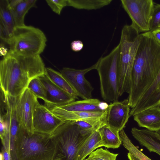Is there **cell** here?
I'll use <instances>...</instances> for the list:
<instances>
[{"instance_id": "obj_27", "label": "cell", "mask_w": 160, "mask_h": 160, "mask_svg": "<svg viewBox=\"0 0 160 160\" xmlns=\"http://www.w3.org/2000/svg\"><path fill=\"white\" fill-rule=\"evenodd\" d=\"M27 88L38 98L45 101L46 95V90L38 77L35 78L31 80Z\"/></svg>"}, {"instance_id": "obj_24", "label": "cell", "mask_w": 160, "mask_h": 160, "mask_svg": "<svg viewBox=\"0 0 160 160\" xmlns=\"http://www.w3.org/2000/svg\"><path fill=\"white\" fill-rule=\"evenodd\" d=\"M45 74L58 87L70 94L75 99H78V96L77 94L60 72L50 68H46Z\"/></svg>"}, {"instance_id": "obj_5", "label": "cell", "mask_w": 160, "mask_h": 160, "mask_svg": "<svg viewBox=\"0 0 160 160\" xmlns=\"http://www.w3.org/2000/svg\"><path fill=\"white\" fill-rule=\"evenodd\" d=\"M120 44L107 55L98 61L96 68L100 81L103 99L107 102L118 101L119 72Z\"/></svg>"}, {"instance_id": "obj_31", "label": "cell", "mask_w": 160, "mask_h": 160, "mask_svg": "<svg viewBox=\"0 0 160 160\" xmlns=\"http://www.w3.org/2000/svg\"><path fill=\"white\" fill-rule=\"evenodd\" d=\"M0 117V136L2 139L7 132V126L3 117L1 116Z\"/></svg>"}, {"instance_id": "obj_12", "label": "cell", "mask_w": 160, "mask_h": 160, "mask_svg": "<svg viewBox=\"0 0 160 160\" xmlns=\"http://www.w3.org/2000/svg\"><path fill=\"white\" fill-rule=\"evenodd\" d=\"M64 122L47 107L39 104L33 114V131L35 132L51 136Z\"/></svg>"}, {"instance_id": "obj_7", "label": "cell", "mask_w": 160, "mask_h": 160, "mask_svg": "<svg viewBox=\"0 0 160 160\" xmlns=\"http://www.w3.org/2000/svg\"><path fill=\"white\" fill-rule=\"evenodd\" d=\"M90 134L82 133L73 121L64 122L50 136L55 147L54 160H75L78 149Z\"/></svg>"}, {"instance_id": "obj_8", "label": "cell", "mask_w": 160, "mask_h": 160, "mask_svg": "<svg viewBox=\"0 0 160 160\" xmlns=\"http://www.w3.org/2000/svg\"><path fill=\"white\" fill-rule=\"evenodd\" d=\"M122 6L140 33L149 32L154 3L152 0H121Z\"/></svg>"}, {"instance_id": "obj_21", "label": "cell", "mask_w": 160, "mask_h": 160, "mask_svg": "<svg viewBox=\"0 0 160 160\" xmlns=\"http://www.w3.org/2000/svg\"><path fill=\"white\" fill-rule=\"evenodd\" d=\"M36 0H9L10 10L16 27L25 25L24 18L31 8L35 7Z\"/></svg>"}, {"instance_id": "obj_16", "label": "cell", "mask_w": 160, "mask_h": 160, "mask_svg": "<svg viewBox=\"0 0 160 160\" xmlns=\"http://www.w3.org/2000/svg\"><path fill=\"white\" fill-rule=\"evenodd\" d=\"M50 109L53 114L64 122L83 120L100 123L106 125L107 109L102 112H94L67 111L57 107Z\"/></svg>"}, {"instance_id": "obj_26", "label": "cell", "mask_w": 160, "mask_h": 160, "mask_svg": "<svg viewBox=\"0 0 160 160\" xmlns=\"http://www.w3.org/2000/svg\"><path fill=\"white\" fill-rule=\"evenodd\" d=\"M119 135L122 142V144L129 152L140 160H152L133 144L123 129L119 132Z\"/></svg>"}, {"instance_id": "obj_19", "label": "cell", "mask_w": 160, "mask_h": 160, "mask_svg": "<svg viewBox=\"0 0 160 160\" xmlns=\"http://www.w3.org/2000/svg\"><path fill=\"white\" fill-rule=\"evenodd\" d=\"M16 28L9 5V0H0V38L7 43Z\"/></svg>"}, {"instance_id": "obj_15", "label": "cell", "mask_w": 160, "mask_h": 160, "mask_svg": "<svg viewBox=\"0 0 160 160\" xmlns=\"http://www.w3.org/2000/svg\"><path fill=\"white\" fill-rule=\"evenodd\" d=\"M158 105H160V70L152 84L145 91L135 107L130 110V117Z\"/></svg>"}, {"instance_id": "obj_33", "label": "cell", "mask_w": 160, "mask_h": 160, "mask_svg": "<svg viewBox=\"0 0 160 160\" xmlns=\"http://www.w3.org/2000/svg\"><path fill=\"white\" fill-rule=\"evenodd\" d=\"M0 160H12L11 156L9 152L3 146L0 153Z\"/></svg>"}, {"instance_id": "obj_4", "label": "cell", "mask_w": 160, "mask_h": 160, "mask_svg": "<svg viewBox=\"0 0 160 160\" xmlns=\"http://www.w3.org/2000/svg\"><path fill=\"white\" fill-rule=\"evenodd\" d=\"M16 150L18 160H53L55 147L50 136L35 132L29 134L21 127Z\"/></svg>"}, {"instance_id": "obj_32", "label": "cell", "mask_w": 160, "mask_h": 160, "mask_svg": "<svg viewBox=\"0 0 160 160\" xmlns=\"http://www.w3.org/2000/svg\"><path fill=\"white\" fill-rule=\"evenodd\" d=\"M83 44L80 40L74 41L71 43V48L74 52H78L83 48Z\"/></svg>"}, {"instance_id": "obj_25", "label": "cell", "mask_w": 160, "mask_h": 160, "mask_svg": "<svg viewBox=\"0 0 160 160\" xmlns=\"http://www.w3.org/2000/svg\"><path fill=\"white\" fill-rule=\"evenodd\" d=\"M112 0H67V6L78 9L96 10L107 6Z\"/></svg>"}, {"instance_id": "obj_22", "label": "cell", "mask_w": 160, "mask_h": 160, "mask_svg": "<svg viewBox=\"0 0 160 160\" xmlns=\"http://www.w3.org/2000/svg\"><path fill=\"white\" fill-rule=\"evenodd\" d=\"M101 137L98 130L92 131L79 148L75 160H83L99 148Z\"/></svg>"}, {"instance_id": "obj_1", "label": "cell", "mask_w": 160, "mask_h": 160, "mask_svg": "<svg viewBox=\"0 0 160 160\" xmlns=\"http://www.w3.org/2000/svg\"><path fill=\"white\" fill-rule=\"evenodd\" d=\"M40 55L26 57L9 52L0 62L1 90L5 96L17 98L31 80L45 73Z\"/></svg>"}, {"instance_id": "obj_14", "label": "cell", "mask_w": 160, "mask_h": 160, "mask_svg": "<svg viewBox=\"0 0 160 160\" xmlns=\"http://www.w3.org/2000/svg\"><path fill=\"white\" fill-rule=\"evenodd\" d=\"M38 78L46 90V95L44 101L49 109L75 101V98L55 84L45 73Z\"/></svg>"}, {"instance_id": "obj_3", "label": "cell", "mask_w": 160, "mask_h": 160, "mask_svg": "<svg viewBox=\"0 0 160 160\" xmlns=\"http://www.w3.org/2000/svg\"><path fill=\"white\" fill-rule=\"evenodd\" d=\"M141 34L130 25H125L121 33L120 44L118 92L119 96L129 94L132 68L139 46Z\"/></svg>"}, {"instance_id": "obj_30", "label": "cell", "mask_w": 160, "mask_h": 160, "mask_svg": "<svg viewBox=\"0 0 160 160\" xmlns=\"http://www.w3.org/2000/svg\"><path fill=\"white\" fill-rule=\"evenodd\" d=\"M46 1L52 11L59 15L63 8L67 6V0H47Z\"/></svg>"}, {"instance_id": "obj_13", "label": "cell", "mask_w": 160, "mask_h": 160, "mask_svg": "<svg viewBox=\"0 0 160 160\" xmlns=\"http://www.w3.org/2000/svg\"><path fill=\"white\" fill-rule=\"evenodd\" d=\"M130 107L128 99L111 103L107 108L106 125L113 131L119 133L130 117Z\"/></svg>"}, {"instance_id": "obj_29", "label": "cell", "mask_w": 160, "mask_h": 160, "mask_svg": "<svg viewBox=\"0 0 160 160\" xmlns=\"http://www.w3.org/2000/svg\"><path fill=\"white\" fill-rule=\"evenodd\" d=\"M160 29V4H154L153 13L151 21L149 31L150 32Z\"/></svg>"}, {"instance_id": "obj_20", "label": "cell", "mask_w": 160, "mask_h": 160, "mask_svg": "<svg viewBox=\"0 0 160 160\" xmlns=\"http://www.w3.org/2000/svg\"><path fill=\"white\" fill-rule=\"evenodd\" d=\"M108 105L96 98L74 101L62 106H56L67 111L82 112H100L106 110Z\"/></svg>"}, {"instance_id": "obj_17", "label": "cell", "mask_w": 160, "mask_h": 160, "mask_svg": "<svg viewBox=\"0 0 160 160\" xmlns=\"http://www.w3.org/2000/svg\"><path fill=\"white\" fill-rule=\"evenodd\" d=\"M133 117L139 127L152 131L160 130V105L146 109Z\"/></svg>"}, {"instance_id": "obj_2", "label": "cell", "mask_w": 160, "mask_h": 160, "mask_svg": "<svg viewBox=\"0 0 160 160\" xmlns=\"http://www.w3.org/2000/svg\"><path fill=\"white\" fill-rule=\"evenodd\" d=\"M160 70V44L150 32L141 34V39L133 65L128 98L135 106L149 87Z\"/></svg>"}, {"instance_id": "obj_38", "label": "cell", "mask_w": 160, "mask_h": 160, "mask_svg": "<svg viewBox=\"0 0 160 160\" xmlns=\"http://www.w3.org/2000/svg\"><path fill=\"white\" fill-rule=\"evenodd\" d=\"M53 160H59V159H54Z\"/></svg>"}, {"instance_id": "obj_11", "label": "cell", "mask_w": 160, "mask_h": 160, "mask_svg": "<svg viewBox=\"0 0 160 160\" xmlns=\"http://www.w3.org/2000/svg\"><path fill=\"white\" fill-rule=\"evenodd\" d=\"M97 64V62L90 67L82 69L64 67L61 70L60 73L72 88L78 97L83 99H90L92 98V92L94 88L84 76L89 71L96 69Z\"/></svg>"}, {"instance_id": "obj_37", "label": "cell", "mask_w": 160, "mask_h": 160, "mask_svg": "<svg viewBox=\"0 0 160 160\" xmlns=\"http://www.w3.org/2000/svg\"><path fill=\"white\" fill-rule=\"evenodd\" d=\"M158 132L159 134L160 135V130Z\"/></svg>"}, {"instance_id": "obj_35", "label": "cell", "mask_w": 160, "mask_h": 160, "mask_svg": "<svg viewBox=\"0 0 160 160\" xmlns=\"http://www.w3.org/2000/svg\"><path fill=\"white\" fill-rule=\"evenodd\" d=\"M0 53L1 55L2 54L4 56H5L8 54V51H7V49L5 48L2 45V47L1 46L0 47Z\"/></svg>"}, {"instance_id": "obj_34", "label": "cell", "mask_w": 160, "mask_h": 160, "mask_svg": "<svg viewBox=\"0 0 160 160\" xmlns=\"http://www.w3.org/2000/svg\"><path fill=\"white\" fill-rule=\"evenodd\" d=\"M151 32L155 41L160 44V30H157Z\"/></svg>"}, {"instance_id": "obj_9", "label": "cell", "mask_w": 160, "mask_h": 160, "mask_svg": "<svg viewBox=\"0 0 160 160\" xmlns=\"http://www.w3.org/2000/svg\"><path fill=\"white\" fill-rule=\"evenodd\" d=\"M39 104L37 97L28 88L16 99L15 111L17 118L21 127L30 134L34 133L33 116Z\"/></svg>"}, {"instance_id": "obj_39", "label": "cell", "mask_w": 160, "mask_h": 160, "mask_svg": "<svg viewBox=\"0 0 160 160\" xmlns=\"http://www.w3.org/2000/svg\"><path fill=\"white\" fill-rule=\"evenodd\" d=\"M158 30H160V29H159Z\"/></svg>"}, {"instance_id": "obj_10", "label": "cell", "mask_w": 160, "mask_h": 160, "mask_svg": "<svg viewBox=\"0 0 160 160\" xmlns=\"http://www.w3.org/2000/svg\"><path fill=\"white\" fill-rule=\"evenodd\" d=\"M5 110L3 117L7 124V131L5 136L1 139V142L2 146L10 153L12 160H18L16 143L21 126L16 116L15 103L8 102Z\"/></svg>"}, {"instance_id": "obj_28", "label": "cell", "mask_w": 160, "mask_h": 160, "mask_svg": "<svg viewBox=\"0 0 160 160\" xmlns=\"http://www.w3.org/2000/svg\"><path fill=\"white\" fill-rule=\"evenodd\" d=\"M118 155L101 148L92 152L83 160H116Z\"/></svg>"}, {"instance_id": "obj_36", "label": "cell", "mask_w": 160, "mask_h": 160, "mask_svg": "<svg viewBox=\"0 0 160 160\" xmlns=\"http://www.w3.org/2000/svg\"><path fill=\"white\" fill-rule=\"evenodd\" d=\"M127 156L129 160H140L129 152L128 153Z\"/></svg>"}, {"instance_id": "obj_23", "label": "cell", "mask_w": 160, "mask_h": 160, "mask_svg": "<svg viewBox=\"0 0 160 160\" xmlns=\"http://www.w3.org/2000/svg\"><path fill=\"white\" fill-rule=\"evenodd\" d=\"M101 141L100 147L117 148L122 144L119 133L115 132L105 125L98 130Z\"/></svg>"}, {"instance_id": "obj_18", "label": "cell", "mask_w": 160, "mask_h": 160, "mask_svg": "<svg viewBox=\"0 0 160 160\" xmlns=\"http://www.w3.org/2000/svg\"><path fill=\"white\" fill-rule=\"evenodd\" d=\"M131 132L141 146L160 156V135L158 132L134 127L132 128Z\"/></svg>"}, {"instance_id": "obj_6", "label": "cell", "mask_w": 160, "mask_h": 160, "mask_svg": "<svg viewBox=\"0 0 160 160\" xmlns=\"http://www.w3.org/2000/svg\"><path fill=\"white\" fill-rule=\"evenodd\" d=\"M47 39L39 29L26 25L16 27L11 37L6 43L8 51L26 57L40 55L46 45Z\"/></svg>"}]
</instances>
